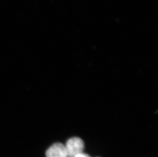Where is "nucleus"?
<instances>
[{"label": "nucleus", "mask_w": 158, "mask_h": 157, "mask_svg": "<svg viewBox=\"0 0 158 157\" xmlns=\"http://www.w3.org/2000/svg\"><path fill=\"white\" fill-rule=\"evenodd\" d=\"M75 157H91L89 155H88V154H85V153H82L81 154L78 155L77 156H75Z\"/></svg>", "instance_id": "nucleus-3"}, {"label": "nucleus", "mask_w": 158, "mask_h": 157, "mask_svg": "<svg viewBox=\"0 0 158 157\" xmlns=\"http://www.w3.org/2000/svg\"><path fill=\"white\" fill-rule=\"evenodd\" d=\"M47 157H69L65 145L58 142L51 145L46 152Z\"/></svg>", "instance_id": "nucleus-2"}, {"label": "nucleus", "mask_w": 158, "mask_h": 157, "mask_svg": "<svg viewBox=\"0 0 158 157\" xmlns=\"http://www.w3.org/2000/svg\"><path fill=\"white\" fill-rule=\"evenodd\" d=\"M69 157H75L83 153L85 144L79 137H72L68 140L65 145Z\"/></svg>", "instance_id": "nucleus-1"}]
</instances>
